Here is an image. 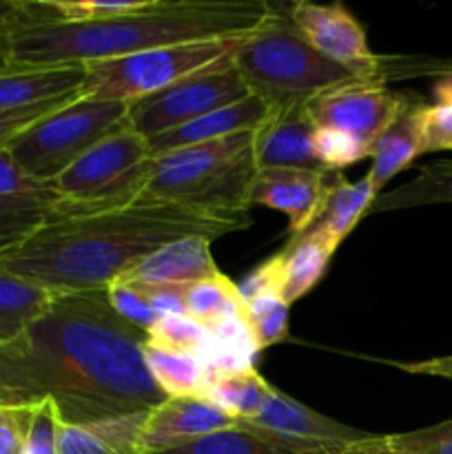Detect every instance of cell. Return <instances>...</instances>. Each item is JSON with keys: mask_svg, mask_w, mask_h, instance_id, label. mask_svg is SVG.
Segmentation results:
<instances>
[{"mask_svg": "<svg viewBox=\"0 0 452 454\" xmlns=\"http://www.w3.org/2000/svg\"><path fill=\"white\" fill-rule=\"evenodd\" d=\"M257 171L253 131H242L151 158L140 200L208 217H246Z\"/></svg>", "mask_w": 452, "mask_h": 454, "instance_id": "cell-4", "label": "cell"}, {"mask_svg": "<svg viewBox=\"0 0 452 454\" xmlns=\"http://www.w3.org/2000/svg\"><path fill=\"white\" fill-rule=\"evenodd\" d=\"M335 171L326 168H261L251 191V204L275 208L288 217V235H301L315 220Z\"/></svg>", "mask_w": 452, "mask_h": 454, "instance_id": "cell-14", "label": "cell"}, {"mask_svg": "<svg viewBox=\"0 0 452 454\" xmlns=\"http://www.w3.org/2000/svg\"><path fill=\"white\" fill-rule=\"evenodd\" d=\"M452 204V160H437L419 168L412 180L388 193H379L370 213L401 211V208Z\"/></svg>", "mask_w": 452, "mask_h": 454, "instance_id": "cell-26", "label": "cell"}, {"mask_svg": "<svg viewBox=\"0 0 452 454\" xmlns=\"http://www.w3.org/2000/svg\"><path fill=\"white\" fill-rule=\"evenodd\" d=\"M75 98H80V93H66V96L56 98V100L43 102V105L34 106H22V109H12V111H0V149H7L22 131L35 124L38 120H43L44 115L53 114L60 106L69 105Z\"/></svg>", "mask_w": 452, "mask_h": 454, "instance_id": "cell-35", "label": "cell"}, {"mask_svg": "<svg viewBox=\"0 0 452 454\" xmlns=\"http://www.w3.org/2000/svg\"><path fill=\"white\" fill-rule=\"evenodd\" d=\"M129 102L75 98L44 115L7 146L13 162L43 182H53L87 151L129 122Z\"/></svg>", "mask_w": 452, "mask_h": 454, "instance_id": "cell-8", "label": "cell"}, {"mask_svg": "<svg viewBox=\"0 0 452 454\" xmlns=\"http://www.w3.org/2000/svg\"><path fill=\"white\" fill-rule=\"evenodd\" d=\"M160 454H304L288 450V448L277 446L242 426L220 430V433L207 434L202 439L186 443V446L175 448V450L160 452Z\"/></svg>", "mask_w": 452, "mask_h": 454, "instance_id": "cell-29", "label": "cell"}, {"mask_svg": "<svg viewBox=\"0 0 452 454\" xmlns=\"http://www.w3.org/2000/svg\"><path fill=\"white\" fill-rule=\"evenodd\" d=\"M208 328L199 326L189 315H173L164 317L146 333V341L168 350H191L198 353L199 346L207 341Z\"/></svg>", "mask_w": 452, "mask_h": 454, "instance_id": "cell-33", "label": "cell"}, {"mask_svg": "<svg viewBox=\"0 0 452 454\" xmlns=\"http://www.w3.org/2000/svg\"><path fill=\"white\" fill-rule=\"evenodd\" d=\"M424 106L425 102L419 96L401 93V100H399L393 120L372 145V167L366 177L375 186L377 193H381V189L399 171L410 167L419 155H424V145H421V114H424Z\"/></svg>", "mask_w": 452, "mask_h": 454, "instance_id": "cell-16", "label": "cell"}, {"mask_svg": "<svg viewBox=\"0 0 452 454\" xmlns=\"http://www.w3.org/2000/svg\"><path fill=\"white\" fill-rule=\"evenodd\" d=\"M397 366L399 371L408 372V375H424V377H441V380L452 381V355H443V357L424 359V362H410V364H399L390 362Z\"/></svg>", "mask_w": 452, "mask_h": 454, "instance_id": "cell-41", "label": "cell"}, {"mask_svg": "<svg viewBox=\"0 0 452 454\" xmlns=\"http://www.w3.org/2000/svg\"><path fill=\"white\" fill-rule=\"evenodd\" d=\"M87 71L84 65L66 67H7L0 69V111L43 105L66 93H80Z\"/></svg>", "mask_w": 452, "mask_h": 454, "instance_id": "cell-19", "label": "cell"}, {"mask_svg": "<svg viewBox=\"0 0 452 454\" xmlns=\"http://www.w3.org/2000/svg\"><path fill=\"white\" fill-rule=\"evenodd\" d=\"M269 381H266L255 368H248V371L233 372V375H224L213 380L211 384H208L204 399H208L213 406H217L222 412H226L230 419L244 421L260 415L266 399H269Z\"/></svg>", "mask_w": 452, "mask_h": 454, "instance_id": "cell-27", "label": "cell"}, {"mask_svg": "<svg viewBox=\"0 0 452 454\" xmlns=\"http://www.w3.org/2000/svg\"><path fill=\"white\" fill-rule=\"evenodd\" d=\"M184 310L193 322L211 331L235 315H244V301L238 293V284L220 273L189 286Z\"/></svg>", "mask_w": 452, "mask_h": 454, "instance_id": "cell-28", "label": "cell"}, {"mask_svg": "<svg viewBox=\"0 0 452 454\" xmlns=\"http://www.w3.org/2000/svg\"><path fill=\"white\" fill-rule=\"evenodd\" d=\"M235 426H242L288 450L304 454H341L353 443L370 437V433L331 419L315 408L288 397L275 386H270L269 399L260 415L235 421Z\"/></svg>", "mask_w": 452, "mask_h": 454, "instance_id": "cell-10", "label": "cell"}, {"mask_svg": "<svg viewBox=\"0 0 452 454\" xmlns=\"http://www.w3.org/2000/svg\"><path fill=\"white\" fill-rule=\"evenodd\" d=\"M233 67L248 91L269 106L304 105L328 89L363 80L322 56L279 9L264 25L244 35Z\"/></svg>", "mask_w": 452, "mask_h": 454, "instance_id": "cell-5", "label": "cell"}, {"mask_svg": "<svg viewBox=\"0 0 452 454\" xmlns=\"http://www.w3.org/2000/svg\"><path fill=\"white\" fill-rule=\"evenodd\" d=\"M60 213L62 202L51 182L31 177L7 149H0V253L22 244Z\"/></svg>", "mask_w": 452, "mask_h": 454, "instance_id": "cell-12", "label": "cell"}, {"mask_svg": "<svg viewBox=\"0 0 452 454\" xmlns=\"http://www.w3.org/2000/svg\"><path fill=\"white\" fill-rule=\"evenodd\" d=\"M253 96L233 65L204 71L153 96L129 102V127L144 140Z\"/></svg>", "mask_w": 452, "mask_h": 454, "instance_id": "cell-9", "label": "cell"}, {"mask_svg": "<svg viewBox=\"0 0 452 454\" xmlns=\"http://www.w3.org/2000/svg\"><path fill=\"white\" fill-rule=\"evenodd\" d=\"M146 333L120 317L106 291L56 295L47 310L0 348L9 403L49 399L62 424L146 412L167 395L144 362Z\"/></svg>", "mask_w": 452, "mask_h": 454, "instance_id": "cell-1", "label": "cell"}, {"mask_svg": "<svg viewBox=\"0 0 452 454\" xmlns=\"http://www.w3.org/2000/svg\"><path fill=\"white\" fill-rule=\"evenodd\" d=\"M144 362L155 386L167 397H204L211 375L191 350H168L144 341Z\"/></svg>", "mask_w": 452, "mask_h": 454, "instance_id": "cell-24", "label": "cell"}, {"mask_svg": "<svg viewBox=\"0 0 452 454\" xmlns=\"http://www.w3.org/2000/svg\"><path fill=\"white\" fill-rule=\"evenodd\" d=\"M377 195L379 193L368 182V177H362L359 182H348L339 171H335L326 189V195L319 204L317 215H315V220L310 222L306 231L322 233L323 238H328L339 248V244L353 233L359 220L370 213Z\"/></svg>", "mask_w": 452, "mask_h": 454, "instance_id": "cell-20", "label": "cell"}, {"mask_svg": "<svg viewBox=\"0 0 452 454\" xmlns=\"http://www.w3.org/2000/svg\"><path fill=\"white\" fill-rule=\"evenodd\" d=\"M149 168L146 140L127 122L51 182L62 202L60 217L137 202L149 180Z\"/></svg>", "mask_w": 452, "mask_h": 454, "instance_id": "cell-7", "label": "cell"}, {"mask_svg": "<svg viewBox=\"0 0 452 454\" xmlns=\"http://www.w3.org/2000/svg\"><path fill=\"white\" fill-rule=\"evenodd\" d=\"M273 13L275 7L264 0H146L124 16L66 25L40 20L35 0H27V20L13 35L9 65H87L171 44L242 38Z\"/></svg>", "mask_w": 452, "mask_h": 454, "instance_id": "cell-3", "label": "cell"}, {"mask_svg": "<svg viewBox=\"0 0 452 454\" xmlns=\"http://www.w3.org/2000/svg\"><path fill=\"white\" fill-rule=\"evenodd\" d=\"M390 437L394 446L408 454H452V419Z\"/></svg>", "mask_w": 452, "mask_h": 454, "instance_id": "cell-36", "label": "cell"}, {"mask_svg": "<svg viewBox=\"0 0 452 454\" xmlns=\"http://www.w3.org/2000/svg\"><path fill=\"white\" fill-rule=\"evenodd\" d=\"M0 403H9V402H7V395L3 393V388H0Z\"/></svg>", "mask_w": 452, "mask_h": 454, "instance_id": "cell-44", "label": "cell"}, {"mask_svg": "<svg viewBox=\"0 0 452 454\" xmlns=\"http://www.w3.org/2000/svg\"><path fill=\"white\" fill-rule=\"evenodd\" d=\"M146 412L111 417L91 424H62L58 433V450L60 454H142L140 434Z\"/></svg>", "mask_w": 452, "mask_h": 454, "instance_id": "cell-21", "label": "cell"}, {"mask_svg": "<svg viewBox=\"0 0 452 454\" xmlns=\"http://www.w3.org/2000/svg\"><path fill=\"white\" fill-rule=\"evenodd\" d=\"M337 247L322 233L304 231L291 238L282 257V295L288 306L308 295L328 270Z\"/></svg>", "mask_w": 452, "mask_h": 454, "instance_id": "cell-22", "label": "cell"}, {"mask_svg": "<svg viewBox=\"0 0 452 454\" xmlns=\"http://www.w3.org/2000/svg\"><path fill=\"white\" fill-rule=\"evenodd\" d=\"M35 403H0V454H20Z\"/></svg>", "mask_w": 452, "mask_h": 454, "instance_id": "cell-37", "label": "cell"}, {"mask_svg": "<svg viewBox=\"0 0 452 454\" xmlns=\"http://www.w3.org/2000/svg\"><path fill=\"white\" fill-rule=\"evenodd\" d=\"M27 20V0H0V69H7L16 31Z\"/></svg>", "mask_w": 452, "mask_h": 454, "instance_id": "cell-40", "label": "cell"}, {"mask_svg": "<svg viewBox=\"0 0 452 454\" xmlns=\"http://www.w3.org/2000/svg\"><path fill=\"white\" fill-rule=\"evenodd\" d=\"M56 300V293L0 269V348L13 344Z\"/></svg>", "mask_w": 452, "mask_h": 454, "instance_id": "cell-25", "label": "cell"}, {"mask_svg": "<svg viewBox=\"0 0 452 454\" xmlns=\"http://www.w3.org/2000/svg\"><path fill=\"white\" fill-rule=\"evenodd\" d=\"M279 291L282 293V257L273 255L266 262H261L255 270L246 275L242 282L238 284V293L242 301L253 300V297L261 295V293Z\"/></svg>", "mask_w": 452, "mask_h": 454, "instance_id": "cell-39", "label": "cell"}, {"mask_svg": "<svg viewBox=\"0 0 452 454\" xmlns=\"http://www.w3.org/2000/svg\"><path fill=\"white\" fill-rule=\"evenodd\" d=\"M313 155L322 168L341 173L344 167L370 158V146H366L350 133L339 131V129L315 127Z\"/></svg>", "mask_w": 452, "mask_h": 454, "instance_id": "cell-31", "label": "cell"}, {"mask_svg": "<svg viewBox=\"0 0 452 454\" xmlns=\"http://www.w3.org/2000/svg\"><path fill=\"white\" fill-rule=\"evenodd\" d=\"M60 415L49 399L35 403L34 419L29 433L22 443L20 454H60L58 450V433H60Z\"/></svg>", "mask_w": 452, "mask_h": 454, "instance_id": "cell-34", "label": "cell"}, {"mask_svg": "<svg viewBox=\"0 0 452 454\" xmlns=\"http://www.w3.org/2000/svg\"><path fill=\"white\" fill-rule=\"evenodd\" d=\"M304 105L270 106L253 131L257 168H322L313 155L315 122Z\"/></svg>", "mask_w": 452, "mask_h": 454, "instance_id": "cell-15", "label": "cell"}, {"mask_svg": "<svg viewBox=\"0 0 452 454\" xmlns=\"http://www.w3.org/2000/svg\"><path fill=\"white\" fill-rule=\"evenodd\" d=\"M434 100L439 105H452V75H443L437 84H434Z\"/></svg>", "mask_w": 452, "mask_h": 454, "instance_id": "cell-43", "label": "cell"}, {"mask_svg": "<svg viewBox=\"0 0 452 454\" xmlns=\"http://www.w3.org/2000/svg\"><path fill=\"white\" fill-rule=\"evenodd\" d=\"M248 35V34H246ZM242 38L198 40L149 49L111 60L87 62V80L80 98L105 102H133L184 82L204 71L233 65Z\"/></svg>", "mask_w": 452, "mask_h": 454, "instance_id": "cell-6", "label": "cell"}, {"mask_svg": "<svg viewBox=\"0 0 452 454\" xmlns=\"http://www.w3.org/2000/svg\"><path fill=\"white\" fill-rule=\"evenodd\" d=\"M399 100L401 93L390 91L379 80H355L319 93L306 106L315 127L339 129L372 149L393 120Z\"/></svg>", "mask_w": 452, "mask_h": 454, "instance_id": "cell-11", "label": "cell"}, {"mask_svg": "<svg viewBox=\"0 0 452 454\" xmlns=\"http://www.w3.org/2000/svg\"><path fill=\"white\" fill-rule=\"evenodd\" d=\"M251 226V217H208L167 202H137L62 215L0 253V269L56 295L106 291L144 257L182 238L208 242Z\"/></svg>", "mask_w": 452, "mask_h": 454, "instance_id": "cell-2", "label": "cell"}, {"mask_svg": "<svg viewBox=\"0 0 452 454\" xmlns=\"http://www.w3.org/2000/svg\"><path fill=\"white\" fill-rule=\"evenodd\" d=\"M235 419L204 397H167L146 412L140 434L142 454L175 450L207 434L233 428Z\"/></svg>", "mask_w": 452, "mask_h": 454, "instance_id": "cell-13", "label": "cell"}, {"mask_svg": "<svg viewBox=\"0 0 452 454\" xmlns=\"http://www.w3.org/2000/svg\"><path fill=\"white\" fill-rule=\"evenodd\" d=\"M211 255V242L204 238H182L144 257L127 279L146 286H193L220 275Z\"/></svg>", "mask_w": 452, "mask_h": 454, "instance_id": "cell-17", "label": "cell"}, {"mask_svg": "<svg viewBox=\"0 0 452 454\" xmlns=\"http://www.w3.org/2000/svg\"><path fill=\"white\" fill-rule=\"evenodd\" d=\"M260 350V344H257L246 317L244 315H235V317L226 319L217 328H211L207 341L199 346V350L195 355L202 359V364L207 366L213 381L217 377L233 375V372H242L253 368L255 355Z\"/></svg>", "mask_w": 452, "mask_h": 454, "instance_id": "cell-23", "label": "cell"}, {"mask_svg": "<svg viewBox=\"0 0 452 454\" xmlns=\"http://www.w3.org/2000/svg\"><path fill=\"white\" fill-rule=\"evenodd\" d=\"M341 454H408V452H403L401 448L394 446L390 434H370V437L348 446Z\"/></svg>", "mask_w": 452, "mask_h": 454, "instance_id": "cell-42", "label": "cell"}, {"mask_svg": "<svg viewBox=\"0 0 452 454\" xmlns=\"http://www.w3.org/2000/svg\"><path fill=\"white\" fill-rule=\"evenodd\" d=\"M106 297H109V304L113 306L115 313L140 331L149 333L160 322L158 313L151 306L149 293L144 291L142 284L120 278L106 288Z\"/></svg>", "mask_w": 452, "mask_h": 454, "instance_id": "cell-32", "label": "cell"}, {"mask_svg": "<svg viewBox=\"0 0 452 454\" xmlns=\"http://www.w3.org/2000/svg\"><path fill=\"white\" fill-rule=\"evenodd\" d=\"M421 145L425 153L452 151V105H425L421 114Z\"/></svg>", "mask_w": 452, "mask_h": 454, "instance_id": "cell-38", "label": "cell"}, {"mask_svg": "<svg viewBox=\"0 0 452 454\" xmlns=\"http://www.w3.org/2000/svg\"><path fill=\"white\" fill-rule=\"evenodd\" d=\"M288 309L291 306L279 291L261 293L244 301V317L261 350L288 340Z\"/></svg>", "mask_w": 452, "mask_h": 454, "instance_id": "cell-30", "label": "cell"}, {"mask_svg": "<svg viewBox=\"0 0 452 454\" xmlns=\"http://www.w3.org/2000/svg\"><path fill=\"white\" fill-rule=\"evenodd\" d=\"M269 111L270 106L261 98L248 96L244 100L235 102V105L211 111V114L202 115V118L193 120L189 124H182V127L173 129V131L151 137V140H146V146H149L151 158H155V155L184 149V146L215 142L242 131H255L261 120L269 115Z\"/></svg>", "mask_w": 452, "mask_h": 454, "instance_id": "cell-18", "label": "cell"}]
</instances>
